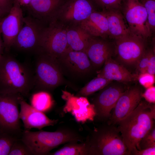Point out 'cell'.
I'll use <instances>...</instances> for the list:
<instances>
[{
  "label": "cell",
  "instance_id": "obj_1",
  "mask_svg": "<svg viewBox=\"0 0 155 155\" xmlns=\"http://www.w3.org/2000/svg\"><path fill=\"white\" fill-rule=\"evenodd\" d=\"M154 104L141 101L135 108L117 124L129 155L137 149L141 139L154 125Z\"/></svg>",
  "mask_w": 155,
  "mask_h": 155
},
{
  "label": "cell",
  "instance_id": "obj_2",
  "mask_svg": "<svg viewBox=\"0 0 155 155\" xmlns=\"http://www.w3.org/2000/svg\"><path fill=\"white\" fill-rule=\"evenodd\" d=\"M34 86V72L28 65L10 55L0 59V93L28 96Z\"/></svg>",
  "mask_w": 155,
  "mask_h": 155
},
{
  "label": "cell",
  "instance_id": "obj_3",
  "mask_svg": "<svg viewBox=\"0 0 155 155\" xmlns=\"http://www.w3.org/2000/svg\"><path fill=\"white\" fill-rule=\"evenodd\" d=\"M20 139L35 155H48L61 145L72 142H82L85 139L77 131L67 127H59L54 132L24 130Z\"/></svg>",
  "mask_w": 155,
  "mask_h": 155
},
{
  "label": "cell",
  "instance_id": "obj_4",
  "mask_svg": "<svg viewBox=\"0 0 155 155\" xmlns=\"http://www.w3.org/2000/svg\"><path fill=\"white\" fill-rule=\"evenodd\" d=\"M84 142L89 155H129L117 127L107 123L92 130Z\"/></svg>",
  "mask_w": 155,
  "mask_h": 155
},
{
  "label": "cell",
  "instance_id": "obj_5",
  "mask_svg": "<svg viewBox=\"0 0 155 155\" xmlns=\"http://www.w3.org/2000/svg\"><path fill=\"white\" fill-rule=\"evenodd\" d=\"M36 55L34 88L48 92L63 83V75L56 59L42 52Z\"/></svg>",
  "mask_w": 155,
  "mask_h": 155
},
{
  "label": "cell",
  "instance_id": "obj_6",
  "mask_svg": "<svg viewBox=\"0 0 155 155\" xmlns=\"http://www.w3.org/2000/svg\"><path fill=\"white\" fill-rule=\"evenodd\" d=\"M23 22L12 47L19 51L37 55L41 51L42 36L46 26L29 15L24 17Z\"/></svg>",
  "mask_w": 155,
  "mask_h": 155
},
{
  "label": "cell",
  "instance_id": "obj_7",
  "mask_svg": "<svg viewBox=\"0 0 155 155\" xmlns=\"http://www.w3.org/2000/svg\"><path fill=\"white\" fill-rule=\"evenodd\" d=\"M23 99L19 94L0 93V131L21 137L18 106Z\"/></svg>",
  "mask_w": 155,
  "mask_h": 155
},
{
  "label": "cell",
  "instance_id": "obj_8",
  "mask_svg": "<svg viewBox=\"0 0 155 155\" xmlns=\"http://www.w3.org/2000/svg\"><path fill=\"white\" fill-rule=\"evenodd\" d=\"M95 4L92 0H68L60 6L51 22L67 27L79 25L96 11Z\"/></svg>",
  "mask_w": 155,
  "mask_h": 155
},
{
  "label": "cell",
  "instance_id": "obj_9",
  "mask_svg": "<svg viewBox=\"0 0 155 155\" xmlns=\"http://www.w3.org/2000/svg\"><path fill=\"white\" fill-rule=\"evenodd\" d=\"M120 10L132 34L147 39L152 34L146 10L139 0H122Z\"/></svg>",
  "mask_w": 155,
  "mask_h": 155
},
{
  "label": "cell",
  "instance_id": "obj_10",
  "mask_svg": "<svg viewBox=\"0 0 155 155\" xmlns=\"http://www.w3.org/2000/svg\"><path fill=\"white\" fill-rule=\"evenodd\" d=\"M67 27L56 21L51 22L42 33L40 53L57 59L69 47Z\"/></svg>",
  "mask_w": 155,
  "mask_h": 155
},
{
  "label": "cell",
  "instance_id": "obj_11",
  "mask_svg": "<svg viewBox=\"0 0 155 155\" xmlns=\"http://www.w3.org/2000/svg\"><path fill=\"white\" fill-rule=\"evenodd\" d=\"M56 59L63 75L73 78L85 77L93 67L85 52L69 47Z\"/></svg>",
  "mask_w": 155,
  "mask_h": 155
},
{
  "label": "cell",
  "instance_id": "obj_12",
  "mask_svg": "<svg viewBox=\"0 0 155 155\" xmlns=\"http://www.w3.org/2000/svg\"><path fill=\"white\" fill-rule=\"evenodd\" d=\"M110 84L100 90L92 101L96 114L95 117L102 121L108 120L112 115L111 111L126 89L121 84Z\"/></svg>",
  "mask_w": 155,
  "mask_h": 155
},
{
  "label": "cell",
  "instance_id": "obj_13",
  "mask_svg": "<svg viewBox=\"0 0 155 155\" xmlns=\"http://www.w3.org/2000/svg\"><path fill=\"white\" fill-rule=\"evenodd\" d=\"M146 40L132 34L115 40L116 53L124 63L136 64L146 50Z\"/></svg>",
  "mask_w": 155,
  "mask_h": 155
},
{
  "label": "cell",
  "instance_id": "obj_14",
  "mask_svg": "<svg viewBox=\"0 0 155 155\" xmlns=\"http://www.w3.org/2000/svg\"><path fill=\"white\" fill-rule=\"evenodd\" d=\"M22 8L13 3L10 11L2 19L0 29L2 35L4 48L7 52L12 47L24 24Z\"/></svg>",
  "mask_w": 155,
  "mask_h": 155
},
{
  "label": "cell",
  "instance_id": "obj_15",
  "mask_svg": "<svg viewBox=\"0 0 155 155\" xmlns=\"http://www.w3.org/2000/svg\"><path fill=\"white\" fill-rule=\"evenodd\" d=\"M142 93V89L138 86L126 89L118 100L107 123L115 125L133 111L141 101Z\"/></svg>",
  "mask_w": 155,
  "mask_h": 155
},
{
  "label": "cell",
  "instance_id": "obj_16",
  "mask_svg": "<svg viewBox=\"0 0 155 155\" xmlns=\"http://www.w3.org/2000/svg\"><path fill=\"white\" fill-rule=\"evenodd\" d=\"M63 97L66 101L64 111L71 112L77 121L82 123L94 119V106L86 97L74 96L65 91L63 92Z\"/></svg>",
  "mask_w": 155,
  "mask_h": 155
},
{
  "label": "cell",
  "instance_id": "obj_17",
  "mask_svg": "<svg viewBox=\"0 0 155 155\" xmlns=\"http://www.w3.org/2000/svg\"><path fill=\"white\" fill-rule=\"evenodd\" d=\"M107 39L92 36L90 39L85 52L93 67H100L108 57L116 53L115 43Z\"/></svg>",
  "mask_w": 155,
  "mask_h": 155
},
{
  "label": "cell",
  "instance_id": "obj_18",
  "mask_svg": "<svg viewBox=\"0 0 155 155\" xmlns=\"http://www.w3.org/2000/svg\"><path fill=\"white\" fill-rule=\"evenodd\" d=\"M20 105L19 117L25 130H30L32 128L41 130L45 127L54 126L58 122V120L49 119L44 113L34 108L24 99L20 101Z\"/></svg>",
  "mask_w": 155,
  "mask_h": 155
},
{
  "label": "cell",
  "instance_id": "obj_19",
  "mask_svg": "<svg viewBox=\"0 0 155 155\" xmlns=\"http://www.w3.org/2000/svg\"><path fill=\"white\" fill-rule=\"evenodd\" d=\"M63 3V0H32L26 7L29 15L44 24L49 23Z\"/></svg>",
  "mask_w": 155,
  "mask_h": 155
},
{
  "label": "cell",
  "instance_id": "obj_20",
  "mask_svg": "<svg viewBox=\"0 0 155 155\" xmlns=\"http://www.w3.org/2000/svg\"><path fill=\"white\" fill-rule=\"evenodd\" d=\"M102 11L107 20L109 38L115 40L131 34L120 9H103Z\"/></svg>",
  "mask_w": 155,
  "mask_h": 155
},
{
  "label": "cell",
  "instance_id": "obj_21",
  "mask_svg": "<svg viewBox=\"0 0 155 155\" xmlns=\"http://www.w3.org/2000/svg\"><path fill=\"white\" fill-rule=\"evenodd\" d=\"M112 57H108L106 59L104 67L99 72L97 76L122 83L133 81L135 78V75L113 59Z\"/></svg>",
  "mask_w": 155,
  "mask_h": 155
},
{
  "label": "cell",
  "instance_id": "obj_22",
  "mask_svg": "<svg viewBox=\"0 0 155 155\" xmlns=\"http://www.w3.org/2000/svg\"><path fill=\"white\" fill-rule=\"evenodd\" d=\"M79 25L91 36L109 38L107 21L102 11H94Z\"/></svg>",
  "mask_w": 155,
  "mask_h": 155
},
{
  "label": "cell",
  "instance_id": "obj_23",
  "mask_svg": "<svg viewBox=\"0 0 155 155\" xmlns=\"http://www.w3.org/2000/svg\"><path fill=\"white\" fill-rule=\"evenodd\" d=\"M66 34L69 48L74 51L85 52L91 36L80 25L67 27Z\"/></svg>",
  "mask_w": 155,
  "mask_h": 155
},
{
  "label": "cell",
  "instance_id": "obj_24",
  "mask_svg": "<svg viewBox=\"0 0 155 155\" xmlns=\"http://www.w3.org/2000/svg\"><path fill=\"white\" fill-rule=\"evenodd\" d=\"M30 104L36 109L44 113L51 110L54 104V101L48 91H38L31 96Z\"/></svg>",
  "mask_w": 155,
  "mask_h": 155
},
{
  "label": "cell",
  "instance_id": "obj_25",
  "mask_svg": "<svg viewBox=\"0 0 155 155\" xmlns=\"http://www.w3.org/2000/svg\"><path fill=\"white\" fill-rule=\"evenodd\" d=\"M72 142L67 143L62 147L53 152H49L51 155H89L88 146L84 142L80 143Z\"/></svg>",
  "mask_w": 155,
  "mask_h": 155
},
{
  "label": "cell",
  "instance_id": "obj_26",
  "mask_svg": "<svg viewBox=\"0 0 155 155\" xmlns=\"http://www.w3.org/2000/svg\"><path fill=\"white\" fill-rule=\"evenodd\" d=\"M112 81L102 77L97 76L81 88L76 96H88L102 89Z\"/></svg>",
  "mask_w": 155,
  "mask_h": 155
},
{
  "label": "cell",
  "instance_id": "obj_27",
  "mask_svg": "<svg viewBox=\"0 0 155 155\" xmlns=\"http://www.w3.org/2000/svg\"><path fill=\"white\" fill-rule=\"evenodd\" d=\"M20 137L13 134L0 131V155H9L15 142Z\"/></svg>",
  "mask_w": 155,
  "mask_h": 155
},
{
  "label": "cell",
  "instance_id": "obj_28",
  "mask_svg": "<svg viewBox=\"0 0 155 155\" xmlns=\"http://www.w3.org/2000/svg\"><path fill=\"white\" fill-rule=\"evenodd\" d=\"M147 15L148 25L152 35L155 30V0H140Z\"/></svg>",
  "mask_w": 155,
  "mask_h": 155
},
{
  "label": "cell",
  "instance_id": "obj_29",
  "mask_svg": "<svg viewBox=\"0 0 155 155\" xmlns=\"http://www.w3.org/2000/svg\"><path fill=\"white\" fill-rule=\"evenodd\" d=\"M32 155L33 154L29 148L20 138L14 143L9 154V155Z\"/></svg>",
  "mask_w": 155,
  "mask_h": 155
},
{
  "label": "cell",
  "instance_id": "obj_30",
  "mask_svg": "<svg viewBox=\"0 0 155 155\" xmlns=\"http://www.w3.org/2000/svg\"><path fill=\"white\" fill-rule=\"evenodd\" d=\"M155 146L154 125L141 139L139 144V150Z\"/></svg>",
  "mask_w": 155,
  "mask_h": 155
},
{
  "label": "cell",
  "instance_id": "obj_31",
  "mask_svg": "<svg viewBox=\"0 0 155 155\" xmlns=\"http://www.w3.org/2000/svg\"><path fill=\"white\" fill-rule=\"evenodd\" d=\"M153 49H146L136 64V72L138 75L146 72L150 57Z\"/></svg>",
  "mask_w": 155,
  "mask_h": 155
},
{
  "label": "cell",
  "instance_id": "obj_32",
  "mask_svg": "<svg viewBox=\"0 0 155 155\" xmlns=\"http://www.w3.org/2000/svg\"><path fill=\"white\" fill-rule=\"evenodd\" d=\"M95 4L103 9H120L122 0H92Z\"/></svg>",
  "mask_w": 155,
  "mask_h": 155
},
{
  "label": "cell",
  "instance_id": "obj_33",
  "mask_svg": "<svg viewBox=\"0 0 155 155\" xmlns=\"http://www.w3.org/2000/svg\"><path fill=\"white\" fill-rule=\"evenodd\" d=\"M138 75V79L139 83L146 88L153 86L154 83V75L145 72L141 73Z\"/></svg>",
  "mask_w": 155,
  "mask_h": 155
},
{
  "label": "cell",
  "instance_id": "obj_34",
  "mask_svg": "<svg viewBox=\"0 0 155 155\" xmlns=\"http://www.w3.org/2000/svg\"><path fill=\"white\" fill-rule=\"evenodd\" d=\"M142 97L147 102L153 104L155 102V87L152 86L147 88L144 93H143Z\"/></svg>",
  "mask_w": 155,
  "mask_h": 155
},
{
  "label": "cell",
  "instance_id": "obj_35",
  "mask_svg": "<svg viewBox=\"0 0 155 155\" xmlns=\"http://www.w3.org/2000/svg\"><path fill=\"white\" fill-rule=\"evenodd\" d=\"M130 155H155V146L140 150H138L137 149H134L131 152Z\"/></svg>",
  "mask_w": 155,
  "mask_h": 155
},
{
  "label": "cell",
  "instance_id": "obj_36",
  "mask_svg": "<svg viewBox=\"0 0 155 155\" xmlns=\"http://www.w3.org/2000/svg\"><path fill=\"white\" fill-rule=\"evenodd\" d=\"M146 72L155 75V54L154 49L152 50L150 55Z\"/></svg>",
  "mask_w": 155,
  "mask_h": 155
},
{
  "label": "cell",
  "instance_id": "obj_37",
  "mask_svg": "<svg viewBox=\"0 0 155 155\" xmlns=\"http://www.w3.org/2000/svg\"><path fill=\"white\" fill-rule=\"evenodd\" d=\"M13 5L12 0H0V11L8 14Z\"/></svg>",
  "mask_w": 155,
  "mask_h": 155
},
{
  "label": "cell",
  "instance_id": "obj_38",
  "mask_svg": "<svg viewBox=\"0 0 155 155\" xmlns=\"http://www.w3.org/2000/svg\"><path fill=\"white\" fill-rule=\"evenodd\" d=\"M32 0H12L13 3L18 4L22 8L26 7L30 3Z\"/></svg>",
  "mask_w": 155,
  "mask_h": 155
},
{
  "label": "cell",
  "instance_id": "obj_39",
  "mask_svg": "<svg viewBox=\"0 0 155 155\" xmlns=\"http://www.w3.org/2000/svg\"><path fill=\"white\" fill-rule=\"evenodd\" d=\"M1 32L0 29V59L2 56L3 55V48H4L3 42L1 40Z\"/></svg>",
  "mask_w": 155,
  "mask_h": 155
},
{
  "label": "cell",
  "instance_id": "obj_40",
  "mask_svg": "<svg viewBox=\"0 0 155 155\" xmlns=\"http://www.w3.org/2000/svg\"><path fill=\"white\" fill-rule=\"evenodd\" d=\"M5 16H0V24H1V21L3 19Z\"/></svg>",
  "mask_w": 155,
  "mask_h": 155
},
{
  "label": "cell",
  "instance_id": "obj_41",
  "mask_svg": "<svg viewBox=\"0 0 155 155\" xmlns=\"http://www.w3.org/2000/svg\"><path fill=\"white\" fill-rule=\"evenodd\" d=\"M5 15H6V14L5 13H4L3 12L0 11V16H5Z\"/></svg>",
  "mask_w": 155,
  "mask_h": 155
},
{
  "label": "cell",
  "instance_id": "obj_42",
  "mask_svg": "<svg viewBox=\"0 0 155 155\" xmlns=\"http://www.w3.org/2000/svg\"></svg>",
  "mask_w": 155,
  "mask_h": 155
}]
</instances>
